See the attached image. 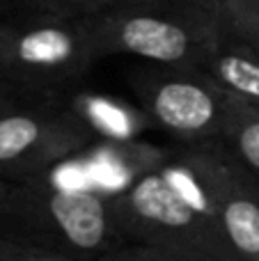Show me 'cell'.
I'll list each match as a JSON object with an SVG mask.
<instances>
[{
  "label": "cell",
  "instance_id": "obj_12",
  "mask_svg": "<svg viewBox=\"0 0 259 261\" xmlns=\"http://www.w3.org/2000/svg\"><path fill=\"white\" fill-rule=\"evenodd\" d=\"M220 7L225 28L259 53V0H220Z\"/></svg>",
  "mask_w": 259,
  "mask_h": 261
},
{
  "label": "cell",
  "instance_id": "obj_13",
  "mask_svg": "<svg viewBox=\"0 0 259 261\" xmlns=\"http://www.w3.org/2000/svg\"><path fill=\"white\" fill-rule=\"evenodd\" d=\"M0 261H73L35 243L0 234Z\"/></svg>",
  "mask_w": 259,
  "mask_h": 261
},
{
  "label": "cell",
  "instance_id": "obj_16",
  "mask_svg": "<svg viewBox=\"0 0 259 261\" xmlns=\"http://www.w3.org/2000/svg\"><path fill=\"white\" fill-rule=\"evenodd\" d=\"M7 37H9V21H0V55H3V50H5Z\"/></svg>",
  "mask_w": 259,
  "mask_h": 261
},
{
  "label": "cell",
  "instance_id": "obj_2",
  "mask_svg": "<svg viewBox=\"0 0 259 261\" xmlns=\"http://www.w3.org/2000/svg\"><path fill=\"white\" fill-rule=\"evenodd\" d=\"M0 234L73 261H99L122 245L108 193L96 188H60L48 184L46 176L5 186L0 197Z\"/></svg>",
  "mask_w": 259,
  "mask_h": 261
},
{
  "label": "cell",
  "instance_id": "obj_6",
  "mask_svg": "<svg viewBox=\"0 0 259 261\" xmlns=\"http://www.w3.org/2000/svg\"><path fill=\"white\" fill-rule=\"evenodd\" d=\"M142 113L184 144L223 142L234 96L197 67L142 69L131 81Z\"/></svg>",
  "mask_w": 259,
  "mask_h": 261
},
{
  "label": "cell",
  "instance_id": "obj_10",
  "mask_svg": "<svg viewBox=\"0 0 259 261\" xmlns=\"http://www.w3.org/2000/svg\"><path fill=\"white\" fill-rule=\"evenodd\" d=\"M124 0H0V14L9 21L25 18H78L94 16Z\"/></svg>",
  "mask_w": 259,
  "mask_h": 261
},
{
  "label": "cell",
  "instance_id": "obj_1",
  "mask_svg": "<svg viewBox=\"0 0 259 261\" xmlns=\"http://www.w3.org/2000/svg\"><path fill=\"white\" fill-rule=\"evenodd\" d=\"M113 197L119 239L174 261H237L193 151H165Z\"/></svg>",
  "mask_w": 259,
  "mask_h": 261
},
{
  "label": "cell",
  "instance_id": "obj_7",
  "mask_svg": "<svg viewBox=\"0 0 259 261\" xmlns=\"http://www.w3.org/2000/svg\"><path fill=\"white\" fill-rule=\"evenodd\" d=\"M237 261H259V179L225 142L188 144Z\"/></svg>",
  "mask_w": 259,
  "mask_h": 261
},
{
  "label": "cell",
  "instance_id": "obj_8",
  "mask_svg": "<svg viewBox=\"0 0 259 261\" xmlns=\"http://www.w3.org/2000/svg\"><path fill=\"white\" fill-rule=\"evenodd\" d=\"M200 69L234 99L259 108V53L227 28Z\"/></svg>",
  "mask_w": 259,
  "mask_h": 261
},
{
  "label": "cell",
  "instance_id": "obj_3",
  "mask_svg": "<svg viewBox=\"0 0 259 261\" xmlns=\"http://www.w3.org/2000/svg\"><path fill=\"white\" fill-rule=\"evenodd\" d=\"M101 55L202 67L225 32L220 0H124L92 16Z\"/></svg>",
  "mask_w": 259,
  "mask_h": 261
},
{
  "label": "cell",
  "instance_id": "obj_4",
  "mask_svg": "<svg viewBox=\"0 0 259 261\" xmlns=\"http://www.w3.org/2000/svg\"><path fill=\"white\" fill-rule=\"evenodd\" d=\"M101 55L92 16L9 21L0 78L37 96L76 83Z\"/></svg>",
  "mask_w": 259,
  "mask_h": 261
},
{
  "label": "cell",
  "instance_id": "obj_14",
  "mask_svg": "<svg viewBox=\"0 0 259 261\" xmlns=\"http://www.w3.org/2000/svg\"><path fill=\"white\" fill-rule=\"evenodd\" d=\"M99 261H174L165 254L156 252L149 248H140V245H117L115 250H110L108 254H103Z\"/></svg>",
  "mask_w": 259,
  "mask_h": 261
},
{
  "label": "cell",
  "instance_id": "obj_11",
  "mask_svg": "<svg viewBox=\"0 0 259 261\" xmlns=\"http://www.w3.org/2000/svg\"><path fill=\"white\" fill-rule=\"evenodd\" d=\"M223 142L259 179V108L234 99Z\"/></svg>",
  "mask_w": 259,
  "mask_h": 261
},
{
  "label": "cell",
  "instance_id": "obj_15",
  "mask_svg": "<svg viewBox=\"0 0 259 261\" xmlns=\"http://www.w3.org/2000/svg\"><path fill=\"white\" fill-rule=\"evenodd\" d=\"M41 99H48V96L30 94V92L16 87L14 83L0 78V113H7V110H14V108H18V106H25V103L41 101Z\"/></svg>",
  "mask_w": 259,
  "mask_h": 261
},
{
  "label": "cell",
  "instance_id": "obj_5",
  "mask_svg": "<svg viewBox=\"0 0 259 261\" xmlns=\"http://www.w3.org/2000/svg\"><path fill=\"white\" fill-rule=\"evenodd\" d=\"M103 140L69 106L55 96L0 113V181L23 184L41 179L50 167L76 161Z\"/></svg>",
  "mask_w": 259,
  "mask_h": 261
},
{
  "label": "cell",
  "instance_id": "obj_9",
  "mask_svg": "<svg viewBox=\"0 0 259 261\" xmlns=\"http://www.w3.org/2000/svg\"><path fill=\"white\" fill-rule=\"evenodd\" d=\"M67 101L96 130L101 140H138L142 130L151 124L140 106L136 108L115 96L76 92Z\"/></svg>",
  "mask_w": 259,
  "mask_h": 261
},
{
  "label": "cell",
  "instance_id": "obj_17",
  "mask_svg": "<svg viewBox=\"0 0 259 261\" xmlns=\"http://www.w3.org/2000/svg\"><path fill=\"white\" fill-rule=\"evenodd\" d=\"M5 186H7V184H3V181H0V197H3V190H5Z\"/></svg>",
  "mask_w": 259,
  "mask_h": 261
}]
</instances>
